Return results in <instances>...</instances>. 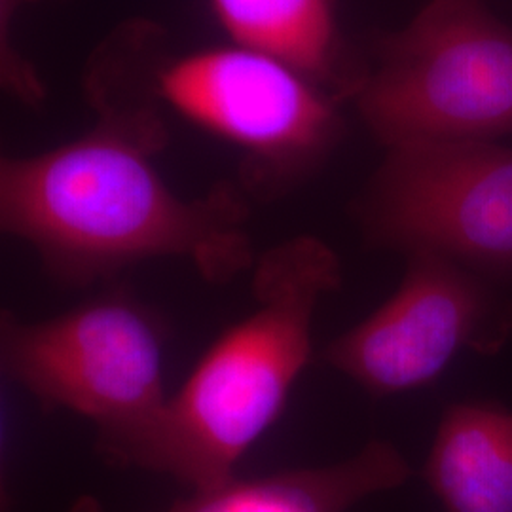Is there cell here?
<instances>
[{"label": "cell", "instance_id": "6da1fadb", "mask_svg": "<svg viewBox=\"0 0 512 512\" xmlns=\"http://www.w3.org/2000/svg\"><path fill=\"white\" fill-rule=\"evenodd\" d=\"M164 133L145 114H114L73 141L0 165L2 230L48 274L88 287L152 258L188 260L222 285L255 266L247 211L228 188L186 200L154 156Z\"/></svg>", "mask_w": 512, "mask_h": 512}, {"label": "cell", "instance_id": "7a4b0ae2", "mask_svg": "<svg viewBox=\"0 0 512 512\" xmlns=\"http://www.w3.org/2000/svg\"><path fill=\"white\" fill-rule=\"evenodd\" d=\"M340 281V258L321 239H289L260 256L253 310L205 349L112 465L171 476L192 492L236 478L239 461L289 403L313 353L317 308Z\"/></svg>", "mask_w": 512, "mask_h": 512}, {"label": "cell", "instance_id": "3957f363", "mask_svg": "<svg viewBox=\"0 0 512 512\" xmlns=\"http://www.w3.org/2000/svg\"><path fill=\"white\" fill-rule=\"evenodd\" d=\"M357 105L385 147L512 135V27L480 0H431L384 42Z\"/></svg>", "mask_w": 512, "mask_h": 512}, {"label": "cell", "instance_id": "277c9868", "mask_svg": "<svg viewBox=\"0 0 512 512\" xmlns=\"http://www.w3.org/2000/svg\"><path fill=\"white\" fill-rule=\"evenodd\" d=\"M4 374L46 410L92 421L112 463L167 403L162 323L126 293H109L44 321H0Z\"/></svg>", "mask_w": 512, "mask_h": 512}, {"label": "cell", "instance_id": "5b68a950", "mask_svg": "<svg viewBox=\"0 0 512 512\" xmlns=\"http://www.w3.org/2000/svg\"><path fill=\"white\" fill-rule=\"evenodd\" d=\"M359 220L376 247L435 253L488 281L512 277V148L497 141L389 148Z\"/></svg>", "mask_w": 512, "mask_h": 512}, {"label": "cell", "instance_id": "8992f818", "mask_svg": "<svg viewBox=\"0 0 512 512\" xmlns=\"http://www.w3.org/2000/svg\"><path fill=\"white\" fill-rule=\"evenodd\" d=\"M406 256L399 289L321 353L376 397L433 384L459 353H495L512 334V304L494 281L435 253Z\"/></svg>", "mask_w": 512, "mask_h": 512}, {"label": "cell", "instance_id": "52a82bcc", "mask_svg": "<svg viewBox=\"0 0 512 512\" xmlns=\"http://www.w3.org/2000/svg\"><path fill=\"white\" fill-rule=\"evenodd\" d=\"M158 92L274 179L310 167L336 135L334 109L313 78L236 44L171 61L158 74Z\"/></svg>", "mask_w": 512, "mask_h": 512}, {"label": "cell", "instance_id": "ba28073f", "mask_svg": "<svg viewBox=\"0 0 512 512\" xmlns=\"http://www.w3.org/2000/svg\"><path fill=\"white\" fill-rule=\"evenodd\" d=\"M410 476L403 454L389 442L372 440L353 458L310 469L256 478H232L194 490L162 512H348L370 495L401 486ZM69 512H103L82 497Z\"/></svg>", "mask_w": 512, "mask_h": 512}, {"label": "cell", "instance_id": "9c48e42d", "mask_svg": "<svg viewBox=\"0 0 512 512\" xmlns=\"http://www.w3.org/2000/svg\"><path fill=\"white\" fill-rule=\"evenodd\" d=\"M421 475L444 512H512V410L450 406Z\"/></svg>", "mask_w": 512, "mask_h": 512}, {"label": "cell", "instance_id": "30bf717a", "mask_svg": "<svg viewBox=\"0 0 512 512\" xmlns=\"http://www.w3.org/2000/svg\"><path fill=\"white\" fill-rule=\"evenodd\" d=\"M232 44L275 57L310 78L336 61L332 0H209Z\"/></svg>", "mask_w": 512, "mask_h": 512}]
</instances>
